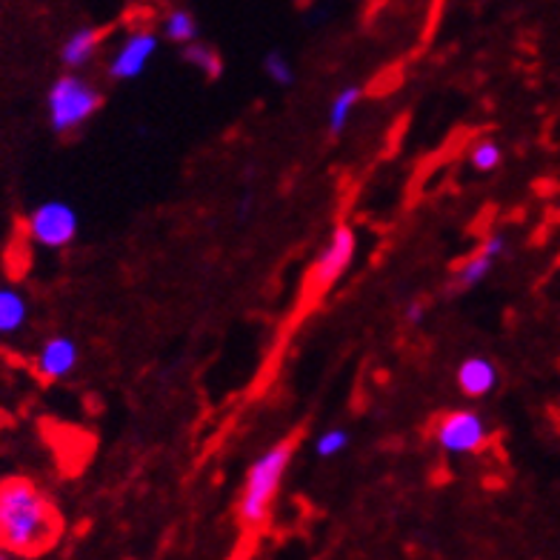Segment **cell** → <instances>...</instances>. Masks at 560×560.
Returning a JSON list of instances; mask_svg holds the SVG:
<instances>
[{"mask_svg":"<svg viewBox=\"0 0 560 560\" xmlns=\"http://www.w3.org/2000/svg\"><path fill=\"white\" fill-rule=\"evenodd\" d=\"M60 535V515L52 498L32 478L0 480V546L9 555L35 558Z\"/></svg>","mask_w":560,"mask_h":560,"instance_id":"cell-1","label":"cell"},{"mask_svg":"<svg viewBox=\"0 0 560 560\" xmlns=\"http://www.w3.org/2000/svg\"><path fill=\"white\" fill-rule=\"evenodd\" d=\"M298 438H287V441L275 443L272 450H266L264 455L252 464L249 475H246L244 492L237 501V521L246 529H258L266 524L269 509H272L275 498H278L280 480L287 475L292 457H295Z\"/></svg>","mask_w":560,"mask_h":560,"instance_id":"cell-2","label":"cell"},{"mask_svg":"<svg viewBox=\"0 0 560 560\" xmlns=\"http://www.w3.org/2000/svg\"><path fill=\"white\" fill-rule=\"evenodd\" d=\"M104 106V97L92 83H86L81 74H60L49 86L46 95V109H49V126L52 132L69 135L78 126L86 124L97 109Z\"/></svg>","mask_w":560,"mask_h":560,"instance_id":"cell-3","label":"cell"},{"mask_svg":"<svg viewBox=\"0 0 560 560\" xmlns=\"http://www.w3.org/2000/svg\"><path fill=\"white\" fill-rule=\"evenodd\" d=\"M78 212L67 200H44L30 214V235L37 246L46 249H63L78 237Z\"/></svg>","mask_w":560,"mask_h":560,"instance_id":"cell-4","label":"cell"},{"mask_svg":"<svg viewBox=\"0 0 560 560\" xmlns=\"http://www.w3.org/2000/svg\"><path fill=\"white\" fill-rule=\"evenodd\" d=\"M354 252H358V237L349 226H338L329 235V241L324 244L320 255L312 264L310 272V287L312 292H326V289H332L343 272H347L349 266L354 260Z\"/></svg>","mask_w":560,"mask_h":560,"instance_id":"cell-5","label":"cell"},{"mask_svg":"<svg viewBox=\"0 0 560 560\" xmlns=\"http://www.w3.org/2000/svg\"><path fill=\"white\" fill-rule=\"evenodd\" d=\"M489 438V429L478 412L472 409H455L438 420L435 441L450 455H472Z\"/></svg>","mask_w":560,"mask_h":560,"instance_id":"cell-6","label":"cell"},{"mask_svg":"<svg viewBox=\"0 0 560 560\" xmlns=\"http://www.w3.org/2000/svg\"><path fill=\"white\" fill-rule=\"evenodd\" d=\"M161 49V37L152 30H138L118 46V52L109 60V78L115 81H135L147 72L152 58Z\"/></svg>","mask_w":560,"mask_h":560,"instance_id":"cell-7","label":"cell"},{"mask_svg":"<svg viewBox=\"0 0 560 560\" xmlns=\"http://www.w3.org/2000/svg\"><path fill=\"white\" fill-rule=\"evenodd\" d=\"M78 361H81L78 343L72 338H67V335H58V338L46 340L44 349L37 352L35 369L44 381H60V377L72 375Z\"/></svg>","mask_w":560,"mask_h":560,"instance_id":"cell-8","label":"cell"},{"mask_svg":"<svg viewBox=\"0 0 560 560\" xmlns=\"http://www.w3.org/2000/svg\"><path fill=\"white\" fill-rule=\"evenodd\" d=\"M503 252H506V237L503 235H489L483 244L478 246L472 258L464 260V266L457 269L455 275V289L457 292H464V289H475L483 278H489L492 272V266L498 264Z\"/></svg>","mask_w":560,"mask_h":560,"instance_id":"cell-9","label":"cell"},{"mask_svg":"<svg viewBox=\"0 0 560 560\" xmlns=\"http://www.w3.org/2000/svg\"><path fill=\"white\" fill-rule=\"evenodd\" d=\"M457 386L466 398H487L498 386V366L489 358L472 354L457 366Z\"/></svg>","mask_w":560,"mask_h":560,"instance_id":"cell-10","label":"cell"},{"mask_svg":"<svg viewBox=\"0 0 560 560\" xmlns=\"http://www.w3.org/2000/svg\"><path fill=\"white\" fill-rule=\"evenodd\" d=\"M101 44H104V30L83 26V30L72 32V35L63 40V46H60V63L78 72V69H83L89 60L95 58Z\"/></svg>","mask_w":560,"mask_h":560,"instance_id":"cell-11","label":"cell"},{"mask_svg":"<svg viewBox=\"0 0 560 560\" xmlns=\"http://www.w3.org/2000/svg\"><path fill=\"white\" fill-rule=\"evenodd\" d=\"M361 86H343L338 95L332 97V104H329V124H326V129H329L332 138H340V135L347 132V126L352 124L354 106L361 104Z\"/></svg>","mask_w":560,"mask_h":560,"instance_id":"cell-12","label":"cell"},{"mask_svg":"<svg viewBox=\"0 0 560 560\" xmlns=\"http://www.w3.org/2000/svg\"><path fill=\"white\" fill-rule=\"evenodd\" d=\"M30 317V303L21 292L9 287H0V335H15L26 326Z\"/></svg>","mask_w":560,"mask_h":560,"instance_id":"cell-13","label":"cell"},{"mask_svg":"<svg viewBox=\"0 0 560 560\" xmlns=\"http://www.w3.org/2000/svg\"><path fill=\"white\" fill-rule=\"evenodd\" d=\"M184 60L192 63L198 72H203L209 81H218L223 74V60L218 55V49H212L209 44H200V40H192V44L184 46Z\"/></svg>","mask_w":560,"mask_h":560,"instance_id":"cell-14","label":"cell"},{"mask_svg":"<svg viewBox=\"0 0 560 560\" xmlns=\"http://www.w3.org/2000/svg\"><path fill=\"white\" fill-rule=\"evenodd\" d=\"M163 35L170 37L172 44L186 46L198 40V21H195L192 12H186V9H172L166 21H163Z\"/></svg>","mask_w":560,"mask_h":560,"instance_id":"cell-15","label":"cell"},{"mask_svg":"<svg viewBox=\"0 0 560 560\" xmlns=\"http://www.w3.org/2000/svg\"><path fill=\"white\" fill-rule=\"evenodd\" d=\"M503 163V149L498 140L483 138L469 149V166L475 172H494Z\"/></svg>","mask_w":560,"mask_h":560,"instance_id":"cell-16","label":"cell"},{"mask_svg":"<svg viewBox=\"0 0 560 560\" xmlns=\"http://www.w3.org/2000/svg\"><path fill=\"white\" fill-rule=\"evenodd\" d=\"M264 72L280 89H289L295 83V67L289 63V58L280 49H272V52L264 55Z\"/></svg>","mask_w":560,"mask_h":560,"instance_id":"cell-17","label":"cell"},{"mask_svg":"<svg viewBox=\"0 0 560 560\" xmlns=\"http://www.w3.org/2000/svg\"><path fill=\"white\" fill-rule=\"evenodd\" d=\"M349 446V432L347 429H326L324 435L315 441V455L317 457H335Z\"/></svg>","mask_w":560,"mask_h":560,"instance_id":"cell-18","label":"cell"},{"mask_svg":"<svg viewBox=\"0 0 560 560\" xmlns=\"http://www.w3.org/2000/svg\"><path fill=\"white\" fill-rule=\"evenodd\" d=\"M423 315H427V306H423V303L420 301L406 303V310H404L406 324H420V320H423Z\"/></svg>","mask_w":560,"mask_h":560,"instance_id":"cell-19","label":"cell"},{"mask_svg":"<svg viewBox=\"0 0 560 560\" xmlns=\"http://www.w3.org/2000/svg\"><path fill=\"white\" fill-rule=\"evenodd\" d=\"M7 558H9V552L3 549V546H0V560H7Z\"/></svg>","mask_w":560,"mask_h":560,"instance_id":"cell-20","label":"cell"}]
</instances>
